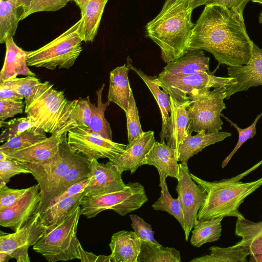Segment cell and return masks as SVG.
I'll return each instance as SVG.
<instances>
[{"mask_svg":"<svg viewBox=\"0 0 262 262\" xmlns=\"http://www.w3.org/2000/svg\"><path fill=\"white\" fill-rule=\"evenodd\" d=\"M252 42L243 14L223 6L210 5L205 6L193 28L189 50H205L219 64L239 66L249 63Z\"/></svg>","mask_w":262,"mask_h":262,"instance_id":"1","label":"cell"},{"mask_svg":"<svg viewBox=\"0 0 262 262\" xmlns=\"http://www.w3.org/2000/svg\"><path fill=\"white\" fill-rule=\"evenodd\" d=\"M192 8L188 0H165L155 18L146 25V36L159 46L168 64L189 50L193 28Z\"/></svg>","mask_w":262,"mask_h":262,"instance_id":"2","label":"cell"},{"mask_svg":"<svg viewBox=\"0 0 262 262\" xmlns=\"http://www.w3.org/2000/svg\"><path fill=\"white\" fill-rule=\"evenodd\" d=\"M262 164V160L240 174L229 179L209 182L190 173L191 177L207 192L206 199L199 209V220L220 217L245 218L239 211L245 199L262 185V177L247 183L241 180Z\"/></svg>","mask_w":262,"mask_h":262,"instance_id":"3","label":"cell"},{"mask_svg":"<svg viewBox=\"0 0 262 262\" xmlns=\"http://www.w3.org/2000/svg\"><path fill=\"white\" fill-rule=\"evenodd\" d=\"M76 99L69 100L47 81L41 82L33 94L25 100V113L35 127L53 134L70 121Z\"/></svg>","mask_w":262,"mask_h":262,"instance_id":"4","label":"cell"},{"mask_svg":"<svg viewBox=\"0 0 262 262\" xmlns=\"http://www.w3.org/2000/svg\"><path fill=\"white\" fill-rule=\"evenodd\" d=\"M81 20L41 48L29 51L28 66L49 70L69 69L82 51Z\"/></svg>","mask_w":262,"mask_h":262,"instance_id":"5","label":"cell"},{"mask_svg":"<svg viewBox=\"0 0 262 262\" xmlns=\"http://www.w3.org/2000/svg\"><path fill=\"white\" fill-rule=\"evenodd\" d=\"M80 215L79 206L62 223L48 228L33 249L49 262L80 260L77 229Z\"/></svg>","mask_w":262,"mask_h":262,"instance_id":"6","label":"cell"},{"mask_svg":"<svg viewBox=\"0 0 262 262\" xmlns=\"http://www.w3.org/2000/svg\"><path fill=\"white\" fill-rule=\"evenodd\" d=\"M227 87L195 89L187 96L191 100L187 112L191 121L189 134L205 130L207 133H216L222 129L221 119L222 111L226 108Z\"/></svg>","mask_w":262,"mask_h":262,"instance_id":"7","label":"cell"},{"mask_svg":"<svg viewBox=\"0 0 262 262\" xmlns=\"http://www.w3.org/2000/svg\"><path fill=\"white\" fill-rule=\"evenodd\" d=\"M147 201L144 186L138 182H129L124 189L119 191L84 195L80 205V214L90 219L103 211L113 210L123 216L139 209Z\"/></svg>","mask_w":262,"mask_h":262,"instance_id":"8","label":"cell"},{"mask_svg":"<svg viewBox=\"0 0 262 262\" xmlns=\"http://www.w3.org/2000/svg\"><path fill=\"white\" fill-rule=\"evenodd\" d=\"M72 151L67 143L66 134L59 145L58 154L42 163H21L30 171L39 185L41 201L37 212L46 211L56 197L58 187L69 165Z\"/></svg>","mask_w":262,"mask_h":262,"instance_id":"9","label":"cell"},{"mask_svg":"<svg viewBox=\"0 0 262 262\" xmlns=\"http://www.w3.org/2000/svg\"><path fill=\"white\" fill-rule=\"evenodd\" d=\"M216 70L189 75L171 74L162 71L155 80L169 95L178 100H184L189 99L188 95L195 89L228 87L236 83L234 78L215 76Z\"/></svg>","mask_w":262,"mask_h":262,"instance_id":"10","label":"cell"},{"mask_svg":"<svg viewBox=\"0 0 262 262\" xmlns=\"http://www.w3.org/2000/svg\"><path fill=\"white\" fill-rule=\"evenodd\" d=\"M67 143L71 151L81 154L90 161L108 159L122 154L127 145L105 139L89 128L74 126L67 133Z\"/></svg>","mask_w":262,"mask_h":262,"instance_id":"11","label":"cell"},{"mask_svg":"<svg viewBox=\"0 0 262 262\" xmlns=\"http://www.w3.org/2000/svg\"><path fill=\"white\" fill-rule=\"evenodd\" d=\"M40 213L36 212L26 225L13 233L1 231L0 251L7 253L17 262H30L29 248L35 245L47 231Z\"/></svg>","mask_w":262,"mask_h":262,"instance_id":"12","label":"cell"},{"mask_svg":"<svg viewBox=\"0 0 262 262\" xmlns=\"http://www.w3.org/2000/svg\"><path fill=\"white\" fill-rule=\"evenodd\" d=\"M176 191L181 204L185 221V238L188 241L191 229L198 220V213L207 196L206 190L191 177L187 163H180Z\"/></svg>","mask_w":262,"mask_h":262,"instance_id":"13","label":"cell"},{"mask_svg":"<svg viewBox=\"0 0 262 262\" xmlns=\"http://www.w3.org/2000/svg\"><path fill=\"white\" fill-rule=\"evenodd\" d=\"M40 201L39 184L28 187L17 202L0 210V226L9 228L14 232L18 231L37 212Z\"/></svg>","mask_w":262,"mask_h":262,"instance_id":"14","label":"cell"},{"mask_svg":"<svg viewBox=\"0 0 262 262\" xmlns=\"http://www.w3.org/2000/svg\"><path fill=\"white\" fill-rule=\"evenodd\" d=\"M74 126H76L75 124L71 121L50 137L30 147L4 152L8 158L19 162L37 163L49 161L58 154L59 145L64 135Z\"/></svg>","mask_w":262,"mask_h":262,"instance_id":"15","label":"cell"},{"mask_svg":"<svg viewBox=\"0 0 262 262\" xmlns=\"http://www.w3.org/2000/svg\"><path fill=\"white\" fill-rule=\"evenodd\" d=\"M228 75L236 80V83L226 88V99L235 93L246 91L252 86L262 85V49L253 42L252 55L249 63L239 66L227 68Z\"/></svg>","mask_w":262,"mask_h":262,"instance_id":"16","label":"cell"},{"mask_svg":"<svg viewBox=\"0 0 262 262\" xmlns=\"http://www.w3.org/2000/svg\"><path fill=\"white\" fill-rule=\"evenodd\" d=\"M90 181L84 190L85 195L92 196L119 191L126 185L122 179V173L109 161L101 163L91 161Z\"/></svg>","mask_w":262,"mask_h":262,"instance_id":"17","label":"cell"},{"mask_svg":"<svg viewBox=\"0 0 262 262\" xmlns=\"http://www.w3.org/2000/svg\"><path fill=\"white\" fill-rule=\"evenodd\" d=\"M178 162V154L174 149L165 142L156 141L141 165L154 166L157 169L160 177L159 186L163 190L167 177L179 179L180 164Z\"/></svg>","mask_w":262,"mask_h":262,"instance_id":"18","label":"cell"},{"mask_svg":"<svg viewBox=\"0 0 262 262\" xmlns=\"http://www.w3.org/2000/svg\"><path fill=\"white\" fill-rule=\"evenodd\" d=\"M156 141L154 131L144 132L140 137L128 143L122 154L108 161L121 173L129 171L133 174L142 166V161Z\"/></svg>","mask_w":262,"mask_h":262,"instance_id":"19","label":"cell"},{"mask_svg":"<svg viewBox=\"0 0 262 262\" xmlns=\"http://www.w3.org/2000/svg\"><path fill=\"white\" fill-rule=\"evenodd\" d=\"M171 113L167 123L166 136L167 144L178 154L180 145L189 135L191 121L187 112L191 101L189 99L178 100L169 95Z\"/></svg>","mask_w":262,"mask_h":262,"instance_id":"20","label":"cell"},{"mask_svg":"<svg viewBox=\"0 0 262 262\" xmlns=\"http://www.w3.org/2000/svg\"><path fill=\"white\" fill-rule=\"evenodd\" d=\"M142 240L131 231L114 233L109 244L111 262H137Z\"/></svg>","mask_w":262,"mask_h":262,"instance_id":"21","label":"cell"},{"mask_svg":"<svg viewBox=\"0 0 262 262\" xmlns=\"http://www.w3.org/2000/svg\"><path fill=\"white\" fill-rule=\"evenodd\" d=\"M5 43L6 51L0 72V83L17 77L19 75L36 76L28 67L27 59L29 51L19 47L14 41L12 36H8Z\"/></svg>","mask_w":262,"mask_h":262,"instance_id":"22","label":"cell"},{"mask_svg":"<svg viewBox=\"0 0 262 262\" xmlns=\"http://www.w3.org/2000/svg\"><path fill=\"white\" fill-rule=\"evenodd\" d=\"M231 136V133L228 132L207 133L205 130L200 131L194 136L189 134L179 146L178 160L187 163L191 157L201 151L206 147L222 141Z\"/></svg>","mask_w":262,"mask_h":262,"instance_id":"23","label":"cell"},{"mask_svg":"<svg viewBox=\"0 0 262 262\" xmlns=\"http://www.w3.org/2000/svg\"><path fill=\"white\" fill-rule=\"evenodd\" d=\"M210 58L202 50H189L182 57L168 63L163 71L171 74H193L209 72Z\"/></svg>","mask_w":262,"mask_h":262,"instance_id":"24","label":"cell"},{"mask_svg":"<svg viewBox=\"0 0 262 262\" xmlns=\"http://www.w3.org/2000/svg\"><path fill=\"white\" fill-rule=\"evenodd\" d=\"M130 69L126 63L117 67L110 74L108 100L118 105L126 113L132 89L128 73Z\"/></svg>","mask_w":262,"mask_h":262,"instance_id":"25","label":"cell"},{"mask_svg":"<svg viewBox=\"0 0 262 262\" xmlns=\"http://www.w3.org/2000/svg\"><path fill=\"white\" fill-rule=\"evenodd\" d=\"M126 64L130 70L134 71L142 79L154 96L159 106L162 117V129L160 134V142H165L166 136L167 123L171 113L169 95L155 81V76H148L139 69L134 67L129 57L127 58Z\"/></svg>","mask_w":262,"mask_h":262,"instance_id":"26","label":"cell"},{"mask_svg":"<svg viewBox=\"0 0 262 262\" xmlns=\"http://www.w3.org/2000/svg\"><path fill=\"white\" fill-rule=\"evenodd\" d=\"M108 0H86L81 12L80 32L83 41L93 42Z\"/></svg>","mask_w":262,"mask_h":262,"instance_id":"27","label":"cell"},{"mask_svg":"<svg viewBox=\"0 0 262 262\" xmlns=\"http://www.w3.org/2000/svg\"><path fill=\"white\" fill-rule=\"evenodd\" d=\"M235 233L241 240L233 247H245L250 254L262 252V214L261 220L258 222L237 218Z\"/></svg>","mask_w":262,"mask_h":262,"instance_id":"28","label":"cell"},{"mask_svg":"<svg viewBox=\"0 0 262 262\" xmlns=\"http://www.w3.org/2000/svg\"><path fill=\"white\" fill-rule=\"evenodd\" d=\"M84 195L82 192L66 198L41 213L43 224L49 228L62 223L80 205Z\"/></svg>","mask_w":262,"mask_h":262,"instance_id":"29","label":"cell"},{"mask_svg":"<svg viewBox=\"0 0 262 262\" xmlns=\"http://www.w3.org/2000/svg\"><path fill=\"white\" fill-rule=\"evenodd\" d=\"M90 163L91 161L86 157L73 152L68 167L58 187L56 197L72 185L90 178Z\"/></svg>","mask_w":262,"mask_h":262,"instance_id":"30","label":"cell"},{"mask_svg":"<svg viewBox=\"0 0 262 262\" xmlns=\"http://www.w3.org/2000/svg\"><path fill=\"white\" fill-rule=\"evenodd\" d=\"M19 0H0V43L15 35L21 14Z\"/></svg>","mask_w":262,"mask_h":262,"instance_id":"31","label":"cell"},{"mask_svg":"<svg viewBox=\"0 0 262 262\" xmlns=\"http://www.w3.org/2000/svg\"><path fill=\"white\" fill-rule=\"evenodd\" d=\"M224 217L209 220H198L193 226L191 244L196 247L217 241L221 236V222Z\"/></svg>","mask_w":262,"mask_h":262,"instance_id":"32","label":"cell"},{"mask_svg":"<svg viewBox=\"0 0 262 262\" xmlns=\"http://www.w3.org/2000/svg\"><path fill=\"white\" fill-rule=\"evenodd\" d=\"M209 254L193 258L191 262H247L249 251L243 247L227 248L212 246Z\"/></svg>","mask_w":262,"mask_h":262,"instance_id":"33","label":"cell"},{"mask_svg":"<svg viewBox=\"0 0 262 262\" xmlns=\"http://www.w3.org/2000/svg\"><path fill=\"white\" fill-rule=\"evenodd\" d=\"M179 251L174 248L156 246L142 241L137 262H180Z\"/></svg>","mask_w":262,"mask_h":262,"instance_id":"34","label":"cell"},{"mask_svg":"<svg viewBox=\"0 0 262 262\" xmlns=\"http://www.w3.org/2000/svg\"><path fill=\"white\" fill-rule=\"evenodd\" d=\"M105 84L103 83L101 87L96 91L97 97V105L91 103L92 115L90 119L89 129L99 134L102 137L112 140V132L110 125L104 116V112L106 107L110 103V101L106 103L102 101V95Z\"/></svg>","mask_w":262,"mask_h":262,"instance_id":"35","label":"cell"},{"mask_svg":"<svg viewBox=\"0 0 262 262\" xmlns=\"http://www.w3.org/2000/svg\"><path fill=\"white\" fill-rule=\"evenodd\" d=\"M47 138L46 133L36 127L27 129L6 142L0 146V151L7 152L21 149Z\"/></svg>","mask_w":262,"mask_h":262,"instance_id":"36","label":"cell"},{"mask_svg":"<svg viewBox=\"0 0 262 262\" xmlns=\"http://www.w3.org/2000/svg\"><path fill=\"white\" fill-rule=\"evenodd\" d=\"M155 210L166 211L173 216L181 225L183 230L185 225L183 212L179 198L173 199L169 192L166 183L161 190V195L152 205Z\"/></svg>","mask_w":262,"mask_h":262,"instance_id":"37","label":"cell"},{"mask_svg":"<svg viewBox=\"0 0 262 262\" xmlns=\"http://www.w3.org/2000/svg\"><path fill=\"white\" fill-rule=\"evenodd\" d=\"M0 124L1 127H3L0 135L1 143L6 142L27 129L36 127L28 116L14 118L8 121H1Z\"/></svg>","mask_w":262,"mask_h":262,"instance_id":"38","label":"cell"},{"mask_svg":"<svg viewBox=\"0 0 262 262\" xmlns=\"http://www.w3.org/2000/svg\"><path fill=\"white\" fill-rule=\"evenodd\" d=\"M41 82L35 76H27L23 78L15 77L6 80L0 84L10 88L25 99L29 98Z\"/></svg>","mask_w":262,"mask_h":262,"instance_id":"39","label":"cell"},{"mask_svg":"<svg viewBox=\"0 0 262 262\" xmlns=\"http://www.w3.org/2000/svg\"><path fill=\"white\" fill-rule=\"evenodd\" d=\"M127 119L128 143L140 137L144 132L140 122L138 110L132 90L130 92L128 109L125 113Z\"/></svg>","mask_w":262,"mask_h":262,"instance_id":"40","label":"cell"},{"mask_svg":"<svg viewBox=\"0 0 262 262\" xmlns=\"http://www.w3.org/2000/svg\"><path fill=\"white\" fill-rule=\"evenodd\" d=\"M91 104L89 96L76 99L70 120L74 122L76 126L89 128L92 115Z\"/></svg>","mask_w":262,"mask_h":262,"instance_id":"41","label":"cell"},{"mask_svg":"<svg viewBox=\"0 0 262 262\" xmlns=\"http://www.w3.org/2000/svg\"><path fill=\"white\" fill-rule=\"evenodd\" d=\"M72 0H32L20 16L22 20L32 14L39 12L56 11L65 7Z\"/></svg>","mask_w":262,"mask_h":262,"instance_id":"42","label":"cell"},{"mask_svg":"<svg viewBox=\"0 0 262 262\" xmlns=\"http://www.w3.org/2000/svg\"><path fill=\"white\" fill-rule=\"evenodd\" d=\"M221 116H222L225 119H226V120L230 123L231 126L234 127L236 129L239 136L238 140L235 147L222 162V167L224 168L231 160L232 156L239 149V148L243 145V144L248 139L252 138L256 134V125L260 118L262 116V112L257 116L251 125L244 129L239 127L237 125L233 122L231 120H230L223 114H221Z\"/></svg>","mask_w":262,"mask_h":262,"instance_id":"43","label":"cell"},{"mask_svg":"<svg viewBox=\"0 0 262 262\" xmlns=\"http://www.w3.org/2000/svg\"><path fill=\"white\" fill-rule=\"evenodd\" d=\"M29 173L30 171L18 161L9 158L0 160V187L6 185L15 175Z\"/></svg>","mask_w":262,"mask_h":262,"instance_id":"44","label":"cell"},{"mask_svg":"<svg viewBox=\"0 0 262 262\" xmlns=\"http://www.w3.org/2000/svg\"><path fill=\"white\" fill-rule=\"evenodd\" d=\"M132 227L136 234L142 240L156 246H161L154 237V231L151 225L136 214H130Z\"/></svg>","mask_w":262,"mask_h":262,"instance_id":"45","label":"cell"},{"mask_svg":"<svg viewBox=\"0 0 262 262\" xmlns=\"http://www.w3.org/2000/svg\"><path fill=\"white\" fill-rule=\"evenodd\" d=\"M192 10L202 5H217L234 10L243 14L247 4L251 0H188Z\"/></svg>","mask_w":262,"mask_h":262,"instance_id":"46","label":"cell"},{"mask_svg":"<svg viewBox=\"0 0 262 262\" xmlns=\"http://www.w3.org/2000/svg\"><path fill=\"white\" fill-rule=\"evenodd\" d=\"M28 188L13 189L6 185L0 187V210L10 207L17 202L26 193Z\"/></svg>","mask_w":262,"mask_h":262,"instance_id":"47","label":"cell"},{"mask_svg":"<svg viewBox=\"0 0 262 262\" xmlns=\"http://www.w3.org/2000/svg\"><path fill=\"white\" fill-rule=\"evenodd\" d=\"M0 105L1 121L22 114L25 107V102L23 101L0 100Z\"/></svg>","mask_w":262,"mask_h":262,"instance_id":"48","label":"cell"},{"mask_svg":"<svg viewBox=\"0 0 262 262\" xmlns=\"http://www.w3.org/2000/svg\"><path fill=\"white\" fill-rule=\"evenodd\" d=\"M90 178L76 183L68 188L63 193L55 198L51 203L49 208L56 204L61 200L69 196H73L84 191L85 188L89 184Z\"/></svg>","mask_w":262,"mask_h":262,"instance_id":"49","label":"cell"},{"mask_svg":"<svg viewBox=\"0 0 262 262\" xmlns=\"http://www.w3.org/2000/svg\"><path fill=\"white\" fill-rule=\"evenodd\" d=\"M24 97L9 87L0 84V100L23 101Z\"/></svg>","mask_w":262,"mask_h":262,"instance_id":"50","label":"cell"},{"mask_svg":"<svg viewBox=\"0 0 262 262\" xmlns=\"http://www.w3.org/2000/svg\"><path fill=\"white\" fill-rule=\"evenodd\" d=\"M80 260L83 262H96L97 256L92 252L85 251L81 245L80 247Z\"/></svg>","mask_w":262,"mask_h":262,"instance_id":"51","label":"cell"},{"mask_svg":"<svg viewBox=\"0 0 262 262\" xmlns=\"http://www.w3.org/2000/svg\"><path fill=\"white\" fill-rule=\"evenodd\" d=\"M250 261L262 262V252L250 254Z\"/></svg>","mask_w":262,"mask_h":262,"instance_id":"52","label":"cell"},{"mask_svg":"<svg viewBox=\"0 0 262 262\" xmlns=\"http://www.w3.org/2000/svg\"><path fill=\"white\" fill-rule=\"evenodd\" d=\"M32 1V0H19L23 12L30 6Z\"/></svg>","mask_w":262,"mask_h":262,"instance_id":"53","label":"cell"},{"mask_svg":"<svg viewBox=\"0 0 262 262\" xmlns=\"http://www.w3.org/2000/svg\"><path fill=\"white\" fill-rule=\"evenodd\" d=\"M11 257L6 252L0 251V262H7Z\"/></svg>","mask_w":262,"mask_h":262,"instance_id":"54","label":"cell"},{"mask_svg":"<svg viewBox=\"0 0 262 262\" xmlns=\"http://www.w3.org/2000/svg\"><path fill=\"white\" fill-rule=\"evenodd\" d=\"M96 262H111L110 255H99L97 256Z\"/></svg>","mask_w":262,"mask_h":262,"instance_id":"55","label":"cell"},{"mask_svg":"<svg viewBox=\"0 0 262 262\" xmlns=\"http://www.w3.org/2000/svg\"><path fill=\"white\" fill-rule=\"evenodd\" d=\"M72 1H73L75 2L76 4L79 7V8H80V10L83 8V7L84 5V3L86 1V0H72Z\"/></svg>","mask_w":262,"mask_h":262,"instance_id":"56","label":"cell"},{"mask_svg":"<svg viewBox=\"0 0 262 262\" xmlns=\"http://www.w3.org/2000/svg\"><path fill=\"white\" fill-rule=\"evenodd\" d=\"M259 23L262 24V12L260 13V15L259 16Z\"/></svg>","mask_w":262,"mask_h":262,"instance_id":"57","label":"cell"},{"mask_svg":"<svg viewBox=\"0 0 262 262\" xmlns=\"http://www.w3.org/2000/svg\"><path fill=\"white\" fill-rule=\"evenodd\" d=\"M253 2L259 3L262 5V0H251Z\"/></svg>","mask_w":262,"mask_h":262,"instance_id":"58","label":"cell"}]
</instances>
